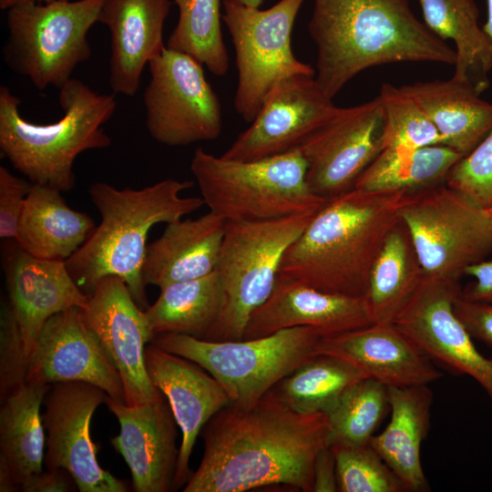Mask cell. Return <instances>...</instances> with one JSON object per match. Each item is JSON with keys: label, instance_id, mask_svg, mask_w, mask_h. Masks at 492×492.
Listing matches in <instances>:
<instances>
[{"label": "cell", "instance_id": "6da1fadb", "mask_svg": "<svg viewBox=\"0 0 492 492\" xmlns=\"http://www.w3.org/2000/svg\"><path fill=\"white\" fill-rule=\"evenodd\" d=\"M204 453L184 492H244L271 485L313 492V465L328 446L324 413L301 414L270 392L229 403L201 429Z\"/></svg>", "mask_w": 492, "mask_h": 492}, {"label": "cell", "instance_id": "7a4b0ae2", "mask_svg": "<svg viewBox=\"0 0 492 492\" xmlns=\"http://www.w3.org/2000/svg\"><path fill=\"white\" fill-rule=\"evenodd\" d=\"M308 30L317 51L315 78L332 99L369 67L456 62L455 49L415 15L410 0H314Z\"/></svg>", "mask_w": 492, "mask_h": 492}, {"label": "cell", "instance_id": "3957f363", "mask_svg": "<svg viewBox=\"0 0 492 492\" xmlns=\"http://www.w3.org/2000/svg\"><path fill=\"white\" fill-rule=\"evenodd\" d=\"M407 194L353 188L329 198L285 251L278 276L322 292L364 298Z\"/></svg>", "mask_w": 492, "mask_h": 492}, {"label": "cell", "instance_id": "277c9868", "mask_svg": "<svg viewBox=\"0 0 492 492\" xmlns=\"http://www.w3.org/2000/svg\"><path fill=\"white\" fill-rule=\"evenodd\" d=\"M193 185L191 180L176 179H162L139 190H118L106 182L92 184L88 193L101 222L66 261L81 291L90 295L98 280L116 275L145 311L149 304L141 268L148 234L154 225L181 220L205 204L201 197L181 196Z\"/></svg>", "mask_w": 492, "mask_h": 492}, {"label": "cell", "instance_id": "5b68a950", "mask_svg": "<svg viewBox=\"0 0 492 492\" xmlns=\"http://www.w3.org/2000/svg\"><path fill=\"white\" fill-rule=\"evenodd\" d=\"M58 100L64 112L58 121L33 123L21 116L19 97L1 86L0 149L30 182L63 192L75 186L73 165L80 153L111 145L102 126L114 115L117 101L75 78L59 88Z\"/></svg>", "mask_w": 492, "mask_h": 492}, {"label": "cell", "instance_id": "8992f818", "mask_svg": "<svg viewBox=\"0 0 492 492\" xmlns=\"http://www.w3.org/2000/svg\"><path fill=\"white\" fill-rule=\"evenodd\" d=\"M300 149L272 158L238 161L196 149L190 170L210 210L226 221H264L314 214L328 199L306 182Z\"/></svg>", "mask_w": 492, "mask_h": 492}, {"label": "cell", "instance_id": "52a82bcc", "mask_svg": "<svg viewBox=\"0 0 492 492\" xmlns=\"http://www.w3.org/2000/svg\"><path fill=\"white\" fill-rule=\"evenodd\" d=\"M316 213L264 221H227L215 268L223 286V303L203 340H242L251 313L273 291L285 251Z\"/></svg>", "mask_w": 492, "mask_h": 492}, {"label": "cell", "instance_id": "ba28073f", "mask_svg": "<svg viewBox=\"0 0 492 492\" xmlns=\"http://www.w3.org/2000/svg\"><path fill=\"white\" fill-rule=\"evenodd\" d=\"M323 337L313 327L298 326L264 337L222 342L162 333L151 343L206 370L222 385L231 403L249 405L316 354Z\"/></svg>", "mask_w": 492, "mask_h": 492}, {"label": "cell", "instance_id": "9c48e42d", "mask_svg": "<svg viewBox=\"0 0 492 492\" xmlns=\"http://www.w3.org/2000/svg\"><path fill=\"white\" fill-rule=\"evenodd\" d=\"M104 0L26 1L7 9L5 63L39 90L62 87L92 49L87 33Z\"/></svg>", "mask_w": 492, "mask_h": 492}, {"label": "cell", "instance_id": "30bf717a", "mask_svg": "<svg viewBox=\"0 0 492 492\" xmlns=\"http://www.w3.org/2000/svg\"><path fill=\"white\" fill-rule=\"evenodd\" d=\"M424 274L460 282L492 253V214L446 182L408 193L400 210Z\"/></svg>", "mask_w": 492, "mask_h": 492}, {"label": "cell", "instance_id": "8fae6325", "mask_svg": "<svg viewBox=\"0 0 492 492\" xmlns=\"http://www.w3.org/2000/svg\"><path fill=\"white\" fill-rule=\"evenodd\" d=\"M304 0H281L261 10L238 0H224L222 19L231 36L238 74L237 113L251 122L269 93L282 80L315 76L292 49V31Z\"/></svg>", "mask_w": 492, "mask_h": 492}, {"label": "cell", "instance_id": "7c38bea8", "mask_svg": "<svg viewBox=\"0 0 492 492\" xmlns=\"http://www.w3.org/2000/svg\"><path fill=\"white\" fill-rule=\"evenodd\" d=\"M149 66L143 101L150 137L168 147L216 139L222 129L221 108L203 65L166 46Z\"/></svg>", "mask_w": 492, "mask_h": 492}, {"label": "cell", "instance_id": "4fadbf2b", "mask_svg": "<svg viewBox=\"0 0 492 492\" xmlns=\"http://www.w3.org/2000/svg\"><path fill=\"white\" fill-rule=\"evenodd\" d=\"M103 389L85 382L51 384L46 397L43 424L46 431V468L62 467L75 478L80 492H126V483L103 469L97 446L90 436L96 409L105 403Z\"/></svg>", "mask_w": 492, "mask_h": 492}, {"label": "cell", "instance_id": "5bb4252c", "mask_svg": "<svg viewBox=\"0 0 492 492\" xmlns=\"http://www.w3.org/2000/svg\"><path fill=\"white\" fill-rule=\"evenodd\" d=\"M384 114L378 97L338 108L299 149L308 167L306 182L316 195L332 198L354 188L383 148Z\"/></svg>", "mask_w": 492, "mask_h": 492}, {"label": "cell", "instance_id": "9a60e30c", "mask_svg": "<svg viewBox=\"0 0 492 492\" xmlns=\"http://www.w3.org/2000/svg\"><path fill=\"white\" fill-rule=\"evenodd\" d=\"M460 282L426 276L394 324L431 359L475 379L492 400V359L483 355L454 312Z\"/></svg>", "mask_w": 492, "mask_h": 492}, {"label": "cell", "instance_id": "2e32d148", "mask_svg": "<svg viewBox=\"0 0 492 492\" xmlns=\"http://www.w3.org/2000/svg\"><path fill=\"white\" fill-rule=\"evenodd\" d=\"M338 108L315 76L286 78L269 93L251 126L221 157L251 161L299 149Z\"/></svg>", "mask_w": 492, "mask_h": 492}, {"label": "cell", "instance_id": "e0dca14e", "mask_svg": "<svg viewBox=\"0 0 492 492\" xmlns=\"http://www.w3.org/2000/svg\"><path fill=\"white\" fill-rule=\"evenodd\" d=\"M82 311L119 374L125 403L134 406L163 398L145 363V347L155 334L125 282L116 275L102 277Z\"/></svg>", "mask_w": 492, "mask_h": 492}, {"label": "cell", "instance_id": "ac0fdd59", "mask_svg": "<svg viewBox=\"0 0 492 492\" xmlns=\"http://www.w3.org/2000/svg\"><path fill=\"white\" fill-rule=\"evenodd\" d=\"M85 382L124 402L121 378L82 309L51 316L42 327L29 358L26 383Z\"/></svg>", "mask_w": 492, "mask_h": 492}, {"label": "cell", "instance_id": "d6986e66", "mask_svg": "<svg viewBox=\"0 0 492 492\" xmlns=\"http://www.w3.org/2000/svg\"><path fill=\"white\" fill-rule=\"evenodd\" d=\"M149 376L166 397L181 430L177 468L171 491L191 476L190 458L205 424L231 399L222 385L196 363L149 343L145 347Z\"/></svg>", "mask_w": 492, "mask_h": 492}, {"label": "cell", "instance_id": "ffe728a7", "mask_svg": "<svg viewBox=\"0 0 492 492\" xmlns=\"http://www.w3.org/2000/svg\"><path fill=\"white\" fill-rule=\"evenodd\" d=\"M105 404L118 421L119 434L110 442L130 469L134 491H170L179 447L166 397L131 406L106 395Z\"/></svg>", "mask_w": 492, "mask_h": 492}, {"label": "cell", "instance_id": "44dd1931", "mask_svg": "<svg viewBox=\"0 0 492 492\" xmlns=\"http://www.w3.org/2000/svg\"><path fill=\"white\" fill-rule=\"evenodd\" d=\"M5 273L8 302L29 362L46 322L69 308L86 309L89 295L77 286L66 261L36 258L17 243L5 259Z\"/></svg>", "mask_w": 492, "mask_h": 492}, {"label": "cell", "instance_id": "7402d4cb", "mask_svg": "<svg viewBox=\"0 0 492 492\" xmlns=\"http://www.w3.org/2000/svg\"><path fill=\"white\" fill-rule=\"evenodd\" d=\"M370 324L364 298L322 292L278 276L270 297L251 313L242 340L298 326L313 327L330 336Z\"/></svg>", "mask_w": 492, "mask_h": 492}, {"label": "cell", "instance_id": "603a6c76", "mask_svg": "<svg viewBox=\"0 0 492 492\" xmlns=\"http://www.w3.org/2000/svg\"><path fill=\"white\" fill-rule=\"evenodd\" d=\"M342 358L387 387L429 384L443 374L432 359L394 323L323 336L316 354Z\"/></svg>", "mask_w": 492, "mask_h": 492}, {"label": "cell", "instance_id": "cb8c5ba5", "mask_svg": "<svg viewBox=\"0 0 492 492\" xmlns=\"http://www.w3.org/2000/svg\"><path fill=\"white\" fill-rule=\"evenodd\" d=\"M170 0H104L97 22L111 37L109 85L114 93L134 96L144 67L166 47L163 28Z\"/></svg>", "mask_w": 492, "mask_h": 492}, {"label": "cell", "instance_id": "d4e9b609", "mask_svg": "<svg viewBox=\"0 0 492 492\" xmlns=\"http://www.w3.org/2000/svg\"><path fill=\"white\" fill-rule=\"evenodd\" d=\"M226 224L223 218L210 210L194 220L167 223L162 234L147 247L141 268L143 283L160 289L212 272Z\"/></svg>", "mask_w": 492, "mask_h": 492}, {"label": "cell", "instance_id": "484cf974", "mask_svg": "<svg viewBox=\"0 0 492 492\" xmlns=\"http://www.w3.org/2000/svg\"><path fill=\"white\" fill-rule=\"evenodd\" d=\"M391 418L370 444L402 481L405 491L430 489L421 446L430 429L433 393L429 384L388 387Z\"/></svg>", "mask_w": 492, "mask_h": 492}, {"label": "cell", "instance_id": "4316f807", "mask_svg": "<svg viewBox=\"0 0 492 492\" xmlns=\"http://www.w3.org/2000/svg\"><path fill=\"white\" fill-rule=\"evenodd\" d=\"M424 110L445 145L463 157L492 128V103L468 84L455 78L400 87Z\"/></svg>", "mask_w": 492, "mask_h": 492}, {"label": "cell", "instance_id": "83f0119b", "mask_svg": "<svg viewBox=\"0 0 492 492\" xmlns=\"http://www.w3.org/2000/svg\"><path fill=\"white\" fill-rule=\"evenodd\" d=\"M61 192L33 183L25 201L15 242L36 258L66 261L96 228L90 216L67 205Z\"/></svg>", "mask_w": 492, "mask_h": 492}, {"label": "cell", "instance_id": "f1b7e54d", "mask_svg": "<svg viewBox=\"0 0 492 492\" xmlns=\"http://www.w3.org/2000/svg\"><path fill=\"white\" fill-rule=\"evenodd\" d=\"M426 26L439 38L454 42L453 78L470 85L481 95L488 88L492 42L478 25L474 0H418Z\"/></svg>", "mask_w": 492, "mask_h": 492}, {"label": "cell", "instance_id": "f546056e", "mask_svg": "<svg viewBox=\"0 0 492 492\" xmlns=\"http://www.w3.org/2000/svg\"><path fill=\"white\" fill-rule=\"evenodd\" d=\"M51 384L26 383L1 402L0 458L19 486L42 471L45 427L40 406Z\"/></svg>", "mask_w": 492, "mask_h": 492}, {"label": "cell", "instance_id": "4dcf8cb0", "mask_svg": "<svg viewBox=\"0 0 492 492\" xmlns=\"http://www.w3.org/2000/svg\"><path fill=\"white\" fill-rule=\"evenodd\" d=\"M423 276L409 230L400 220L386 237L364 297L372 323H393Z\"/></svg>", "mask_w": 492, "mask_h": 492}, {"label": "cell", "instance_id": "1f68e13d", "mask_svg": "<svg viewBox=\"0 0 492 492\" xmlns=\"http://www.w3.org/2000/svg\"><path fill=\"white\" fill-rule=\"evenodd\" d=\"M223 297L222 282L214 270L160 288L158 299L144 312L154 334L176 333L204 339L220 313Z\"/></svg>", "mask_w": 492, "mask_h": 492}, {"label": "cell", "instance_id": "d6a6232c", "mask_svg": "<svg viewBox=\"0 0 492 492\" xmlns=\"http://www.w3.org/2000/svg\"><path fill=\"white\" fill-rule=\"evenodd\" d=\"M463 156L445 145L383 149L356 179L365 191L415 192L446 181Z\"/></svg>", "mask_w": 492, "mask_h": 492}, {"label": "cell", "instance_id": "836d02e7", "mask_svg": "<svg viewBox=\"0 0 492 492\" xmlns=\"http://www.w3.org/2000/svg\"><path fill=\"white\" fill-rule=\"evenodd\" d=\"M365 377L368 376L347 361L318 354L268 392L295 412L327 415L354 384Z\"/></svg>", "mask_w": 492, "mask_h": 492}, {"label": "cell", "instance_id": "e575fe53", "mask_svg": "<svg viewBox=\"0 0 492 492\" xmlns=\"http://www.w3.org/2000/svg\"><path fill=\"white\" fill-rule=\"evenodd\" d=\"M173 1L179 18L167 47L192 56L213 75L223 77L229 57L220 28V0Z\"/></svg>", "mask_w": 492, "mask_h": 492}, {"label": "cell", "instance_id": "d590c367", "mask_svg": "<svg viewBox=\"0 0 492 492\" xmlns=\"http://www.w3.org/2000/svg\"><path fill=\"white\" fill-rule=\"evenodd\" d=\"M389 410L385 384L371 377L358 381L327 414L328 446L370 443Z\"/></svg>", "mask_w": 492, "mask_h": 492}, {"label": "cell", "instance_id": "8d00e7d4", "mask_svg": "<svg viewBox=\"0 0 492 492\" xmlns=\"http://www.w3.org/2000/svg\"><path fill=\"white\" fill-rule=\"evenodd\" d=\"M377 97L384 114L382 149L442 145L441 137L433 122L401 87L384 83Z\"/></svg>", "mask_w": 492, "mask_h": 492}, {"label": "cell", "instance_id": "74e56055", "mask_svg": "<svg viewBox=\"0 0 492 492\" xmlns=\"http://www.w3.org/2000/svg\"><path fill=\"white\" fill-rule=\"evenodd\" d=\"M333 451L341 492H403L405 488L370 443L335 444Z\"/></svg>", "mask_w": 492, "mask_h": 492}, {"label": "cell", "instance_id": "f35d334b", "mask_svg": "<svg viewBox=\"0 0 492 492\" xmlns=\"http://www.w3.org/2000/svg\"><path fill=\"white\" fill-rule=\"evenodd\" d=\"M445 182L478 205L492 207V128L452 167Z\"/></svg>", "mask_w": 492, "mask_h": 492}, {"label": "cell", "instance_id": "ab89813d", "mask_svg": "<svg viewBox=\"0 0 492 492\" xmlns=\"http://www.w3.org/2000/svg\"><path fill=\"white\" fill-rule=\"evenodd\" d=\"M28 358L8 300L1 306L0 400L26 384Z\"/></svg>", "mask_w": 492, "mask_h": 492}, {"label": "cell", "instance_id": "60d3db41", "mask_svg": "<svg viewBox=\"0 0 492 492\" xmlns=\"http://www.w3.org/2000/svg\"><path fill=\"white\" fill-rule=\"evenodd\" d=\"M33 183L0 166V238L16 240L25 201Z\"/></svg>", "mask_w": 492, "mask_h": 492}, {"label": "cell", "instance_id": "b9f144b4", "mask_svg": "<svg viewBox=\"0 0 492 492\" xmlns=\"http://www.w3.org/2000/svg\"><path fill=\"white\" fill-rule=\"evenodd\" d=\"M454 312L472 338L492 346V302L469 301L459 294Z\"/></svg>", "mask_w": 492, "mask_h": 492}, {"label": "cell", "instance_id": "7bdbcfd3", "mask_svg": "<svg viewBox=\"0 0 492 492\" xmlns=\"http://www.w3.org/2000/svg\"><path fill=\"white\" fill-rule=\"evenodd\" d=\"M24 492H73L78 490L73 476L65 468L40 471L27 477L18 487Z\"/></svg>", "mask_w": 492, "mask_h": 492}, {"label": "cell", "instance_id": "ee69618b", "mask_svg": "<svg viewBox=\"0 0 492 492\" xmlns=\"http://www.w3.org/2000/svg\"><path fill=\"white\" fill-rule=\"evenodd\" d=\"M465 275L475 279L461 290L460 296L474 302H492V261H483L469 266Z\"/></svg>", "mask_w": 492, "mask_h": 492}, {"label": "cell", "instance_id": "f6af8a7d", "mask_svg": "<svg viewBox=\"0 0 492 492\" xmlns=\"http://www.w3.org/2000/svg\"><path fill=\"white\" fill-rule=\"evenodd\" d=\"M338 491L335 459L329 446L318 453L313 465V492Z\"/></svg>", "mask_w": 492, "mask_h": 492}, {"label": "cell", "instance_id": "bcb514c9", "mask_svg": "<svg viewBox=\"0 0 492 492\" xmlns=\"http://www.w3.org/2000/svg\"><path fill=\"white\" fill-rule=\"evenodd\" d=\"M16 490H18L17 486L13 479L6 463L0 458V491L14 492Z\"/></svg>", "mask_w": 492, "mask_h": 492}, {"label": "cell", "instance_id": "7dc6e473", "mask_svg": "<svg viewBox=\"0 0 492 492\" xmlns=\"http://www.w3.org/2000/svg\"><path fill=\"white\" fill-rule=\"evenodd\" d=\"M487 22L483 26V29L492 42V0H487Z\"/></svg>", "mask_w": 492, "mask_h": 492}, {"label": "cell", "instance_id": "c3c4849f", "mask_svg": "<svg viewBox=\"0 0 492 492\" xmlns=\"http://www.w3.org/2000/svg\"><path fill=\"white\" fill-rule=\"evenodd\" d=\"M26 1H35V2H40V3H48V2H53V1H56V0H0V8L2 10H7L11 6H13V5H15L18 4V3L26 2Z\"/></svg>", "mask_w": 492, "mask_h": 492}, {"label": "cell", "instance_id": "681fc988", "mask_svg": "<svg viewBox=\"0 0 492 492\" xmlns=\"http://www.w3.org/2000/svg\"><path fill=\"white\" fill-rule=\"evenodd\" d=\"M241 3L244 4L245 5L251 6V7H256L258 8L261 5L262 0H238Z\"/></svg>", "mask_w": 492, "mask_h": 492}, {"label": "cell", "instance_id": "f907efd6", "mask_svg": "<svg viewBox=\"0 0 492 492\" xmlns=\"http://www.w3.org/2000/svg\"><path fill=\"white\" fill-rule=\"evenodd\" d=\"M489 210H490V211H491V214H492V207H491V208H489Z\"/></svg>", "mask_w": 492, "mask_h": 492}]
</instances>
